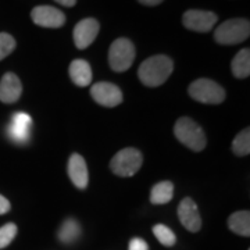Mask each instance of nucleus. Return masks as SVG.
Instances as JSON below:
<instances>
[{"mask_svg":"<svg viewBox=\"0 0 250 250\" xmlns=\"http://www.w3.org/2000/svg\"><path fill=\"white\" fill-rule=\"evenodd\" d=\"M99 29H100V25H99L98 20H95V18H85V20L80 21L74 28L75 46L81 50L86 49L96 39Z\"/></svg>","mask_w":250,"mask_h":250,"instance_id":"obj_11","label":"nucleus"},{"mask_svg":"<svg viewBox=\"0 0 250 250\" xmlns=\"http://www.w3.org/2000/svg\"><path fill=\"white\" fill-rule=\"evenodd\" d=\"M70 77L75 85L81 88L88 86L92 81V68L89 62L82 59H77L70 64Z\"/></svg>","mask_w":250,"mask_h":250,"instance_id":"obj_15","label":"nucleus"},{"mask_svg":"<svg viewBox=\"0 0 250 250\" xmlns=\"http://www.w3.org/2000/svg\"><path fill=\"white\" fill-rule=\"evenodd\" d=\"M129 250H149V246L141 238H134L129 242Z\"/></svg>","mask_w":250,"mask_h":250,"instance_id":"obj_24","label":"nucleus"},{"mask_svg":"<svg viewBox=\"0 0 250 250\" xmlns=\"http://www.w3.org/2000/svg\"><path fill=\"white\" fill-rule=\"evenodd\" d=\"M189 95L199 103L220 104L225 99V90L217 82L207 78H200L189 85Z\"/></svg>","mask_w":250,"mask_h":250,"instance_id":"obj_6","label":"nucleus"},{"mask_svg":"<svg viewBox=\"0 0 250 250\" xmlns=\"http://www.w3.org/2000/svg\"><path fill=\"white\" fill-rule=\"evenodd\" d=\"M22 93L21 81L16 74L7 72L0 81V100L3 103H14L17 102Z\"/></svg>","mask_w":250,"mask_h":250,"instance_id":"obj_13","label":"nucleus"},{"mask_svg":"<svg viewBox=\"0 0 250 250\" xmlns=\"http://www.w3.org/2000/svg\"><path fill=\"white\" fill-rule=\"evenodd\" d=\"M16 49V39L10 34L1 32L0 34V60L6 59L9 54L13 53Z\"/></svg>","mask_w":250,"mask_h":250,"instance_id":"obj_23","label":"nucleus"},{"mask_svg":"<svg viewBox=\"0 0 250 250\" xmlns=\"http://www.w3.org/2000/svg\"><path fill=\"white\" fill-rule=\"evenodd\" d=\"M17 235V225L13 223L6 224L0 228V249L7 248Z\"/></svg>","mask_w":250,"mask_h":250,"instance_id":"obj_22","label":"nucleus"},{"mask_svg":"<svg viewBox=\"0 0 250 250\" xmlns=\"http://www.w3.org/2000/svg\"><path fill=\"white\" fill-rule=\"evenodd\" d=\"M228 227L232 232L238 233L241 236H249L250 235V213L246 210L236 211L229 217Z\"/></svg>","mask_w":250,"mask_h":250,"instance_id":"obj_16","label":"nucleus"},{"mask_svg":"<svg viewBox=\"0 0 250 250\" xmlns=\"http://www.w3.org/2000/svg\"><path fill=\"white\" fill-rule=\"evenodd\" d=\"M68 175L71 178L72 184L78 189H85L89 182L88 167L83 157L81 154L74 153L68 160Z\"/></svg>","mask_w":250,"mask_h":250,"instance_id":"obj_14","label":"nucleus"},{"mask_svg":"<svg viewBox=\"0 0 250 250\" xmlns=\"http://www.w3.org/2000/svg\"><path fill=\"white\" fill-rule=\"evenodd\" d=\"M174 196V185L170 181H163L156 184L150 192V202L153 205H166Z\"/></svg>","mask_w":250,"mask_h":250,"instance_id":"obj_17","label":"nucleus"},{"mask_svg":"<svg viewBox=\"0 0 250 250\" xmlns=\"http://www.w3.org/2000/svg\"><path fill=\"white\" fill-rule=\"evenodd\" d=\"M54 1H57L59 4L65 6V7H72V6H75V3H77V0H54Z\"/></svg>","mask_w":250,"mask_h":250,"instance_id":"obj_27","label":"nucleus"},{"mask_svg":"<svg viewBox=\"0 0 250 250\" xmlns=\"http://www.w3.org/2000/svg\"><path fill=\"white\" fill-rule=\"evenodd\" d=\"M178 217L181 224L190 232H197L202 228V217L196 203L192 199H184L178 206Z\"/></svg>","mask_w":250,"mask_h":250,"instance_id":"obj_12","label":"nucleus"},{"mask_svg":"<svg viewBox=\"0 0 250 250\" xmlns=\"http://www.w3.org/2000/svg\"><path fill=\"white\" fill-rule=\"evenodd\" d=\"M143 163L142 153L135 147H125L111 159L110 168L118 177H132L141 170Z\"/></svg>","mask_w":250,"mask_h":250,"instance_id":"obj_4","label":"nucleus"},{"mask_svg":"<svg viewBox=\"0 0 250 250\" xmlns=\"http://www.w3.org/2000/svg\"><path fill=\"white\" fill-rule=\"evenodd\" d=\"M135 60V46L126 38L116 39L108 50V64L116 72L126 71Z\"/></svg>","mask_w":250,"mask_h":250,"instance_id":"obj_5","label":"nucleus"},{"mask_svg":"<svg viewBox=\"0 0 250 250\" xmlns=\"http://www.w3.org/2000/svg\"><path fill=\"white\" fill-rule=\"evenodd\" d=\"M174 134L179 142L193 152H202L206 147L207 141L203 129L200 128V125L188 117H182L175 123Z\"/></svg>","mask_w":250,"mask_h":250,"instance_id":"obj_2","label":"nucleus"},{"mask_svg":"<svg viewBox=\"0 0 250 250\" xmlns=\"http://www.w3.org/2000/svg\"><path fill=\"white\" fill-rule=\"evenodd\" d=\"M90 95L95 102L104 107H116L123 102L121 89L110 82H98L92 86Z\"/></svg>","mask_w":250,"mask_h":250,"instance_id":"obj_8","label":"nucleus"},{"mask_svg":"<svg viewBox=\"0 0 250 250\" xmlns=\"http://www.w3.org/2000/svg\"><path fill=\"white\" fill-rule=\"evenodd\" d=\"M57 236H59V241L65 243V245H70V243H74L75 241H78V238L81 236L80 224L77 223L74 218L65 220L62 227H60Z\"/></svg>","mask_w":250,"mask_h":250,"instance_id":"obj_19","label":"nucleus"},{"mask_svg":"<svg viewBox=\"0 0 250 250\" xmlns=\"http://www.w3.org/2000/svg\"><path fill=\"white\" fill-rule=\"evenodd\" d=\"M250 35V24L245 18H233L218 25L214 39L220 45H238L245 42Z\"/></svg>","mask_w":250,"mask_h":250,"instance_id":"obj_3","label":"nucleus"},{"mask_svg":"<svg viewBox=\"0 0 250 250\" xmlns=\"http://www.w3.org/2000/svg\"><path fill=\"white\" fill-rule=\"evenodd\" d=\"M232 152L236 156H248L250 153V129L246 128L236 135L232 142Z\"/></svg>","mask_w":250,"mask_h":250,"instance_id":"obj_20","label":"nucleus"},{"mask_svg":"<svg viewBox=\"0 0 250 250\" xmlns=\"http://www.w3.org/2000/svg\"><path fill=\"white\" fill-rule=\"evenodd\" d=\"M153 233L154 236L159 239L161 245L164 246H174L175 242H177V238H175V233L171 231L168 227L163 225V224H157L153 227Z\"/></svg>","mask_w":250,"mask_h":250,"instance_id":"obj_21","label":"nucleus"},{"mask_svg":"<svg viewBox=\"0 0 250 250\" xmlns=\"http://www.w3.org/2000/svg\"><path fill=\"white\" fill-rule=\"evenodd\" d=\"M31 129H32V118L27 113L18 111L11 117V121L7 126V134L13 142L24 145L28 142L31 136Z\"/></svg>","mask_w":250,"mask_h":250,"instance_id":"obj_9","label":"nucleus"},{"mask_svg":"<svg viewBox=\"0 0 250 250\" xmlns=\"http://www.w3.org/2000/svg\"><path fill=\"white\" fill-rule=\"evenodd\" d=\"M31 18L36 25L43 28H60L65 22L64 13L52 6H36L31 11Z\"/></svg>","mask_w":250,"mask_h":250,"instance_id":"obj_10","label":"nucleus"},{"mask_svg":"<svg viewBox=\"0 0 250 250\" xmlns=\"http://www.w3.org/2000/svg\"><path fill=\"white\" fill-rule=\"evenodd\" d=\"M10 208H11V205H10L9 200L0 195V215L6 214L7 211H10Z\"/></svg>","mask_w":250,"mask_h":250,"instance_id":"obj_25","label":"nucleus"},{"mask_svg":"<svg viewBox=\"0 0 250 250\" xmlns=\"http://www.w3.org/2000/svg\"><path fill=\"white\" fill-rule=\"evenodd\" d=\"M232 74L239 78H248L250 75V50L249 49H242L239 53L233 57L232 64H231Z\"/></svg>","mask_w":250,"mask_h":250,"instance_id":"obj_18","label":"nucleus"},{"mask_svg":"<svg viewBox=\"0 0 250 250\" xmlns=\"http://www.w3.org/2000/svg\"><path fill=\"white\" fill-rule=\"evenodd\" d=\"M174 70V62L164 54H157L146 59L138 70V77L143 85L156 88L168 80Z\"/></svg>","mask_w":250,"mask_h":250,"instance_id":"obj_1","label":"nucleus"},{"mask_svg":"<svg viewBox=\"0 0 250 250\" xmlns=\"http://www.w3.org/2000/svg\"><path fill=\"white\" fill-rule=\"evenodd\" d=\"M218 21L217 14L213 11H205V10H188L182 16V24L184 27L195 31V32H208L214 24Z\"/></svg>","mask_w":250,"mask_h":250,"instance_id":"obj_7","label":"nucleus"},{"mask_svg":"<svg viewBox=\"0 0 250 250\" xmlns=\"http://www.w3.org/2000/svg\"><path fill=\"white\" fill-rule=\"evenodd\" d=\"M141 4H145V6H157V4H160L163 3L164 0H138Z\"/></svg>","mask_w":250,"mask_h":250,"instance_id":"obj_26","label":"nucleus"}]
</instances>
